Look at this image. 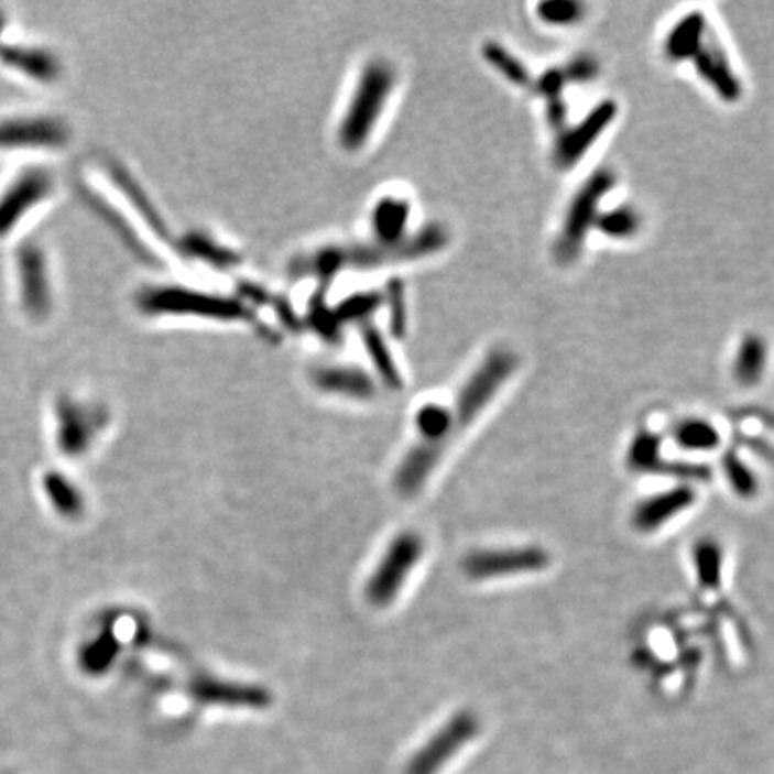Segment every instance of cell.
<instances>
[{
  "instance_id": "7a4b0ae2",
  "label": "cell",
  "mask_w": 774,
  "mask_h": 774,
  "mask_svg": "<svg viewBox=\"0 0 774 774\" xmlns=\"http://www.w3.org/2000/svg\"><path fill=\"white\" fill-rule=\"evenodd\" d=\"M615 185L611 171L602 168L585 182L568 207L563 221L562 233L554 246V255L562 264L574 262L581 251L582 242L590 228L596 227L601 199L607 198Z\"/></svg>"
},
{
  "instance_id": "5b68a950",
  "label": "cell",
  "mask_w": 774,
  "mask_h": 774,
  "mask_svg": "<svg viewBox=\"0 0 774 774\" xmlns=\"http://www.w3.org/2000/svg\"><path fill=\"white\" fill-rule=\"evenodd\" d=\"M424 548V539L416 533L400 534L399 538L390 545L384 558L366 585V597L373 607H388L395 601L411 570L422 558Z\"/></svg>"
},
{
  "instance_id": "52a82bcc",
  "label": "cell",
  "mask_w": 774,
  "mask_h": 774,
  "mask_svg": "<svg viewBox=\"0 0 774 774\" xmlns=\"http://www.w3.org/2000/svg\"><path fill=\"white\" fill-rule=\"evenodd\" d=\"M70 130L59 117L30 116L0 119V151L58 150Z\"/></svg>"
},
{
  "instance_id": "2e32d148",
  "label": "cell",
  "mask_w": 774,
  "mask_h": 774,
  "mask_svg": "<svg viewBox=\"0 0 774 774\" xmlns=\"http://www.w3.org/2000/svg\"><path fill=\"white\" fill-rule=\"evenodd\" d=\"M58 413L62 447L70 454L79 453L87 447L99 427V413L88 410L85 405L74 404L70 400L59 402Z\"/></svg>"
},
{
  "instance_id": "277c9868",
  "label": "cell",
  "mask_w": 774,
  "mask_h": 774,
  "mask_svg": "<svg viewBox=\"0 0 774 774\" xmlns=\"http://www.w3.org/2000/svg\"><path fill=\"white\" fill-rule=\"evenodd\" d=\"M56 188L53 173L44 167H28L20 171L0 190V239L11 236L25 217L44 205Z\"/></svg>"
},
{
  "instance_id": "cb8c5ba5",
  "label": "cell",
  "mask_w": 774,
  "mask_h": 774,
  "mask_svg": "<svg viewBox=\"0 0 774 774\" xmlns=\"http://www.w3.org/2000/svg\"><path fill=\"white\" fill-rule=\"evenodd\" d=\"M662 443L651 433H640L631 443L628 465L636 471H653L659 467Z\"/></svg>"
},
{
  "instance_id": "8992f818",
  "label": "cell",
  "mask_w": 774,
  "mask_h": 774,
  "mask_svg": "<svg viewBox=\"0 0 774 774\" xmlns=\"http://www.w3.org/2000/svg\"><path fill=\"white\" fill-rule=\"evenodd\" d=\"M550 565V554L545 548L530 547L490 548L477 550L467 556L462 568L468 577L482 579H501V577L520 576V574L542 573Z\"/></svg>"
},
{
  "instance_id": "9a60e30c",
  "label": "cell",
  "mask_w": 774,
  "mask_h": 774,
  "mask_svg": "<svg viewBox=\"0 0 774 774\" xmlns=\"http://www.w3.org/2000/svg\"><path fill=\"white\" fill-rule=\"evenodd\" d=\"M193 693L201 701L228 707L262 708L270 705L271 696L264 688L250 685L228 684L219 679L199 678L194 682Z\"/></svg>"
},
{
  "instance_id": "f546056e",
  "label": "cell",
  "mask_w": 774,
  "mask_h": 774,
  "mask_svg": "<svg viewBox=\"0 0 774 774\" xmlns=\"http://www.w3.org/2000/svg\"><path fill=\"white\" fill-rule=\"evenodd\" d=\"M565 85H567V76L563 73V68H553V70H547V73L542 74V76L536 79L534 88H536L542 96L547 97V101H553V99H559V97H562Z\"/></svg>"
},
{
  "instance_id": "8fae6325",
  "label": "cell",
  "mask_w": 774,
  "mask_h": 774,
  "mask_svg": "<svg viewBox=\"0 0 774 774\" xmlns=\"http://www.w3.org/2000/svg\"><path fill=\"white\" fill-rule=\"evenodd\" d=\"M693 62L699 76L713 88L717 96L727 102H735L741 99V81L731 67L727 51L712 31L708 30L707 39L702 42Z\"/></svg>"
},
{
  "instance_id": "d4e9b609",
  "label": "cell",
  "mask_w": 774,
  "mask_h": 774,
  "mask_svg": "<svg viewBox=\"0 0 774 774\" xmlns=\"http://www.w3.org/2000/svg\"><path fill=\"white\" fill-rule=\"evenodd\" d=\"M484 58H487V62H490L493 68H497L499 74H502L508 81L522 85V87H524V85H530V70L525 68L524 63L515 58L510 51H505L501 45H484Z\"/></svg>"
},
{
  "instance_id": "83f0119b",
  "label": "cell",
  "mask_w": 774,
  "mask_h": 774,
  "mask_svg": "<svg viewBox=\"0 0 774 774\" xmlns=\"http://www.w3.org/2000/svg\"><path fill=\"white\" fill-rule=\"evenodd\" d=\"M724 471H727L728 481H730L731 488L739 493L741 497H753L756 493V477L753 476V471L745 467L744 462L739 459V457L727 456L724 459Z\"/></svg>"
},
{
  "instance_id": "f1b7e54d",
  "label": "cell",
  "mask_w": 774,
  "mask_h": 774,
  "mask_svg": "<svg viewBox=\"0 0 774 774\" xmlns=\"http://www.w3.org/2000/svg\"><path fill=\"white\" fill-rule=\"evenodd\" d=\"M405 208L400 205L399 199H390V203H384L379 207L375 216V227L379 228L382 236L388 237V231H393V228L404 227Z\"/></svg>"
},
{
  "instance_id": "9c48e42d",
  "label": "cell",
  "mask_w": 774,
  "mask_h": 774,
  "mask_svg": "<svg viewBox=\"0 0 774 774\" xmlns=\"http://www.w3.org/2000/svg\"><path fill=\"white\" fill-rule=\"evenodd\" d=\"M481 722L470 712H459L419 750L410 765V774H434L462 745L479 733Z\"/></svg>"
},
{
  "instance_id": "7402d4cb",
  "label": "cell",
  "mask_w": 774,
  "mask_h": 774,
  "mask_svg": "<svg viewBox=\"0 0 774 774\" xmlns=\"http://www.w3.org/2000/svg\"><path fill=\"white\" fill-rule=\"evenodd\" d=\"M416 424H418L419 433L424 436V441L436 443L445 448H447L450 434L456 430L453 411L443 410L439 405H425L424 410L418 413Z\"/></svg>"
},
{
  "instance_id": "e0dca14e",
  "label": "cell",
  "mask_w": 774,
  "mask_h": 774,
  "mask_svg": "<svg viewBox=\"0 0 774 774\" xmlns=\"http://www.w3.org/2000/svg\"><path fill=\"white\" fill-rule=\"evenodd\" d=\"M707 19L699 11L688 13L674 25L665 40V54L671 62H687L698 54L707 39Z\"/></svg>"
},
{
  "instance_id": "4fadbf2b",
  "label": "cell",
  "mask_w": 774,
  "mask_h": 774,
  "mask_svg": "<svg viewBox=\"0 0 774 774\" xmlns=\"http://www.w3.org/2000/svg\"><path fill=\"white\" fill-rule=\"evenodd\" d=\"M0 62L33 81L53 83L62 74L56 54L34 45H0Z\"/></svg>"
},
{
  "instance_id": "484cf974",
  "label": "cell",
  "mask_w": 774,
  "mask_h": 774,
  "mask_svg": "<svg viewBox=\"0 0 774 774\" xmlns=\"http://www.w3.org/2000/svg\"><path fill=\"white\" fill-rule=\"evenodd\" d=\"M585 8L579 2L570 0H550L538 6V17L545 24L570 25L582 19Z\"/></svg>"
},
{
  "instance_id": "7c38bea8",
  "label": "cell",
  "mask_w": 774,
  "mask_h": 774,
  "mask_svg": "<svg viewBox=\"0 0 774 774\" xmlns=\"http://www.w3.org/2000/svg\"><path fill=\"white\" fill-rule=\"evenodd\" d=\"M696 502V491L693 488L679 487L656 493L636 505L633 511V525L640 533H654L667 525L671 520L682 515Z\"/></svg>"
},
{
  "instance_id": "d6986e66",
  "label": "cell",
  "mask_w": 774,
  "mask_h": 774,
  "mask_svg": "<svg viewBox=\"0 0 774 774\" xmlns=\"http://www.w3.org/2000/svg\"><path fill=\"white\" fill-rule=\"evenodd\" d=\"M314 382L319 390L328 391V393H339V395L357 396L364 399L373 393L371 380L357 370H321L314 377Z\"/></svg>"
},
{
  "instance_id": "5bb4252c",
  "label": "cell",
  "mask_w": 774,
  "mask_h": 774,
  "mask_svg": "<svg viewBox=\"0 0 774 774\" xmlns=\"http://www.w3.org/2000/svg\"><path fill=\"white\" fill-rule=\"evenodd\" d=\"M447 448L436 443L422 441L405 456L395 476V487L400 495L414 497L424 488L434 468Z\"/></svg>"
},
{
  "instance_id": "3957f363",
  "label": "cell",
  "mask_w": 774,
  "mask_h": 774,
  "mask_svg": "<svg viewBox=\"0 0 774 774\" xmlns=\"http://www.w3.org/2000/svg\"><path fill=\"white\" fill-rule=\"evenodd\" d=\"M516 368L519 357L515 353L508 350L491 351L457 396L456 410L453 413L456 430L476 422L477 416L495 399Z\"/></svg>"
},
{
  "instance_id": "d6a6232c",
  "label": "cell",
  "mask_w": 774,
  "mask_h": 774,
  "mask_svg": "<svg viewBox=\"0 0 774 774\" xmlns=\"http://www.w3.org/2000/svg\"><path fill=\"white\" fill-rule=\"evenodd\" d=\"M6 28V15L0 11V45H2V33H4Z\"/></svg>"
},
{
  "instance_id": "30bf717a",
  "label": "cell",
  "mask_w": 774,
  "mask_h": 774,
  "mask_svg": "<svg viewBox=\"0 0 774 774\" xmlns=\"http://www.w3.org/2000/svg\"><path fill=\"white\" fill-rule=\"evenodd\" d=\"M617 110L619 108L610 99L599 102L579 124L574 126L573 130L565 131L554 150L556 165L562 168L576 165L607 131L608 126L615 121Z\"/></svg>"
},
{
  "instance_id": "ac0fdd59",
  "label": "cell",
  "mask_w": 774,
  "mask_h": 774,
  "mask_svg": "<svg viewBox=\"0 0 774 774\" xmlns=\"http://www.w3.org/2000/svg\"><path fill=\"white\" fill-rule=\"evenodd\" d=\"M767 366V347L759 336H748L742 339L741 347L737 350L733 373L742 385L759 384L764 377Z\"/></svg>"
},
{
  "instance_id": "44dd1931",
  "label": "cell",
  "mask_w": 774,
  "mask_h": 774,
  "mask_svg": "<svg viewBox=\"0 0 774 774\" xmlns=\"http://www.w3.org/2000/svg\"><path fill=\"white\" fill-rule=\"evenodd\" d=\"M722 565H724V556H722L721 545L713 539H701L696 544L694 567L702 587L717 588L721 585Z\"/></svg>"
},
{
  "instance_id": "4316f807",
  "label": "cell",
  "mask_w": 774,
  "mask_h": 774,
  "mask_svg": "<svg viewBox=\"0 0 774 774\" xmlns=\"http://www.w3.org/2000/svg\"><path fill=\"white\" fill-rule=\"evenodd\" d=\"M47 491L48 497L53 504L58 508L62 513H67V515H76L81 510V499H79V493L70 487L62 476H51L47 479Z\"/></svg>"
},
{
  "instance_id": "1f68e13d",
  "label": "cell",
  "mask_w": 774,
  "mask_h": 774,
  "mask_svg": "<svg viewBox=\"0 0 774 774\" xmlns=\"http://www.w3.org/2000/svg\"><path fill=\"white\" fill-rule=\"evenodd\" d=\"M547 119L554 128H563V124H565V119H567V108H565V102H563L562 97H559V99L548 101Z\"/></svg>"
},
{
  "instance_id": "4dcf8cb0",
  "label": "cell",
  "mask_w": 774,
  "mask_h": 774,
  "mask_svg": "<svg viewBox=\"0 0 774 774\" xmlns=\"http://www.w3.org/2000/svg\"><path fill=\"white\" fill-rule=\"evenodd\" d=\"M597 63L593 58L581 56V58L573 59L567 67L563 68V73L567 76V81H588L597 76Z\"/></svg>"
},
{
  "instance_id": "603a6c76",
  "label": "cell",
  "mask_w": 774,
  "mask_h": 774,
  "mask_svg": "<svg viewBox=\"0 0 774 774\" xmlns=\"http://www.w3.org/2000/svg\"><path fill=\"white\" fill-rule=\"evenodd\" d=\"M596 227L613 239H630L640 230V216L635 208H613L597 217Z\"/></svg>"
},
{
  "instance_id": "ffe728a7",
  "label": "cell",
  "mask_w": 774,
  "mask_h": 774,
  "mask_svg": "<svg viewBox=\"0 0 774 774\" xmlns=\"http://www.w3.org/2000/svg\"><path fill=\"white\" fill-rule=\"evenodd\" d=\"M674 436L679 447L690 453H710L721 443L717 428L705 419H685L674 430Z\"/></svg>"
},
{
  "instance_id": "ba28073f",
  "label": "cell",
  "mask_w": 774,
  "mask_h": 774,
  "mask_svg": "<svg viewBox=\"0 0 774 774\" xmlns=\"http://www.w3.org/2000/svg\"><path fill=\"white\" fill-rule=\"evenodd\" d=\"M20 304L31 318L44 319L53 308L47 257L39 244H25L17 257Z\"/></svg>"
},
{
  "instance_id": "6da1fadb",
  "label": "cell",
  "mask_w": 774,
  "mask_h": 774,
  "mask_svg": "<svg viewBox=\"0 0 774 774\" xmlns=\"http://www.w3.org/2000/svg\"><path fill=\"white\" fill-rule=\"evenodd\" d=\"M395 88V70L390 63L373 62L362 70L351 94L347 113L339 126V140L347 150H359L370 139L371 131L388 107Z\"/></svg>"
}]
</instances>
